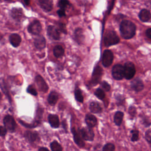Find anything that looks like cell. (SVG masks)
Returning a JSON list of instances; mask_svg holds the SVG:
<instances>
[{
  "mask_svg": "<svg viewBox=\"0 0 151 151\" xmlns=\"http://www.w3.org/2000/svg\"><path fill=\"white\" fill-rule=\"evenodd\" d=\"M135 24L129 20H123L120 25V31L122 37L124 39H130L136 34Z\"/></svg>",
  "mask_w": 151,
  "mask_h": 151,
  "instance_id": "cell-1",
  "label": "cell"
},
{
  "mask_svg": "<svg viewBox=\"0 0 151 151\" xmlns=\"http://www.w3.org/2000/svg\"><path fill=\"white\" fill-rule=\"evenodd\" d=\"M120 41V38L113 30H109L106 32L104 37V44L106 47H110L111 45H116Z\"/></svg>",
  "mask_w": 151,
  "mask_h": 151,
  "instance_id": "cell-2",
  "label": "cell"
},
{
  "mask_svg": "<svg viewBox=\"0 0 151 151\" xmlns=\"http://www.w3.org/2000/svg\"><path fill=\"white\" fill-rule=\"evenodd\" d=\"M136 73V69L133 63L131 62H127L123 66V74L124 77L127 80L132 79Z\"/></svg>",
  "mask_w": 151,
  "mask_h": 151,
  "instance_id": "cell-3",
  "label": "cell"
},
{
  "mask_svg": "<svg viewBox=\"0 0 151 151\" xmlns=\"http://www.w3.org/2000/svg\"><path fill=\"white\" fill-rule=\"evenodd\" d=\"M113 54L111 51L109 50H106L104 51L102 55V64L104 67H109L113 61Z\"/></svg>",
  "mask_w": 151,
  "mask_h": 151,
  "instance_id": "cell-4",
  "label": "cell"
},
{
  "mask_svg": "<svg viewBox=\"0 0 151 151\" xmlns=\"http://www.w3.org/2000/svg\"><path fill=\"white\" fill-rule=\"evenodd\" d=\"M41 24L38 20L33 21L28 27V31L34 35H38L41 32Z\"/></svg>",
  "mask_w": 151,
  "mask_h": 151,
  "instance_id": "cell-5",
  "label": "cell"
},
{
  "mask_svg": "<svg viewBox=\"0 0 151 151\" xmlns=\"http://www.w3.org/2000/svg\"><path fill=\"white\" fill-rule=\"evenodd\" d=\"M81 137L85 140L92 141L94 137V134L91 127H83L80 130Z\"/></svg>",
  "mask_w": 151,
  "mask_h": 151,
  "instance_id": "cell-6",
  "label": "cell"
},
{
  "mask_svg": "<svg viewBox=\"0 0 151 151\" xmlns=\"http://www.w3.org/2000/svg\"><path fill=\"white\" fill-rule=\"evenodd\" d=\"M112 76L117 80H120L124 77L123 66L121 64H116L112 68Z\"/></svg>",
  "mask_w": 151,
  "mask_h": 151,
  "instance_id": "cell-7",
  "label": "cell"
},
{
  "mask_svg": "<svg viewBox=\"0 0 151 151\" xmlns=\"http://www.w3.org/2000/svg\"><path fill=\"white\" fill-rule=\"evenodd\" d=\"M102 74H103L102 68L100 66L97 65L94 68V71L93 72L92 77L90 81L91 84H92L93 85H96L97 83H99V81H100Z\"/></svg>",
  "mask_w": 151,
  "mask_h": 151,
  "instance_id": "cell-8",
  "label": "cell"
},
{
  "mask_svg": "<svg viewBox=\"0 0 151 151\" xmlns=\"http://www.w3.org/2000/svg\"><path fill=\"white\" fill-rule=\"evenodd\" d=\"M4 124L6 129L10 132H14L16 127V123L12 116L6 115L4 119Z\"/></svg>",
  "mask_w": 151,
  "mask_h": 151,
  "instance_id": "cell-9",
  "label": "cell"
},
{
  "mask_svg": "<svg viewBox=\"0 0 151 151\" xmlns=\"http://www.w3.org/2000/svg\"><path fill=\"white\" fill-rule=\"evenodd\" d=\"M47 34L52 39L58 40L60 38V32L58 29L53 25H49L47 28Z\"/></svg>",
  "mask_w": 151,
  "mask_h": 151,
  "instance_id": "cell-10",
  "label": "cell"
},
{
  "mask_svg": "<svg viewBox=\"0 0 151 151\" xmlns=\"http://www.w3.org/2000/svg\"><path fill=\"white\" fill-rule=\"evenodd\" d=\"M35 82L38 87V89L44 93H46L48 89V86L43 78L41 76H37L35 77Z\"/></svg>",
  "mask_w": 151,
  "mask_h": 151,
  "instance_id": "cell-11",
  "label": "cell"
},
{
  "mask_svg": "<svg viewBox=\"0 0 151 151\" xmlns=\"http://www.w3.org/2000/svg\"><path fill=\"white\" fill-rule=\"evenodd\" d=\"M34 44L38 50H42L45 47L46 41L45 38L42 35H39L34 39Z\"/></svg>",
  "mask_w": 151,
  "mask_h": 151,
  "instance_id": "cell-12",
  "label": "cell"
},
{
  "mask_svg": "<svg viewBox=\"0 0 151 151\" xmlns=\"http://www.w3.org/2000/svg\"><path fill=\"white\" fill-rule=\"evenodd\" d=\"M39 4L41 8L46 12H50L52 9L53 3L52 0H39Z\"/></svg>",
  "mask_w": 151,
  "mask_h": 151,
  "instance_id": "cell-13",
  "label": "cell"
},
{
  "mask_svg": "<svg viewBox=\"0 0 151 151\" xmlns=\"http://www.w3.org/2000/svg\"><path fill=\"white\" fill-rule=\"evenodd\" d=\"M11 17L16 21H19L23 17V11L21 8H13L10 12Z\"/></svg>",
  "mask_w": 151,
  "mask_h": 151,
  "instance_id": "cell-14",
  "label": "cell"
},
{
  "mask_svg": "<svg viewBox=\"0 0 151 151\" xmlns=\"http://www.w3.org/2000/svg\"><path fill=\"white\" fill-rule=\"evenodd\" d=\"M74 40L78 44H81L84 40L83 30L81 28H77L74 30Z\"/></svg>",
  "mask_w": 151,
  "mask_h": 151,
  "instance_id": "cell-15",
  "label": "cell"
},
{
  "mask_svg": "<svg viewBox=\"0 0 151 151\" xmlns=\"http://www.w3.org/2000/svg\"><path fill=\"white\" fill-rule=\"evenodd\" d=\"M9 40L11 44L14 47H18L20 45L21 42V38L20 35L16 33L11 34L9 36Z\"/></svg>",
  "mask_w": 151,
  "mask_h": 151,
  "instance_id": "cell-16",
  "label": "cell"
},
{
  "mask_svg": "<svg viewBox=\"0 0 151 151\" xmlns=\"http://www.w3.org/2000/svg\"><path fill=\"white\" fill-rule=\"evenodd\" d=\"M131 87L134 91L138 92L143 90L144 86L141 80L139 78H135L131 82Z\"/></svg>",
  "mask_w": 151,
  "mask_h": 151,
  "instance_id": "cell-17",
  "label": "cell"
},
{
  "mask_svg": "<svg viewBox=\"0 0 151 151\" xmlns=\"http://www.w3.org/2000/svg\"><path fill=\"white\" fill-rule=\"evenodd\" d=\"M139 18L142 22H148L150 19V12L146 9H142L139 14Z\"/></svg>",
  "mask_w": 151,
  "mask_h": 151,
  "instance_id": "cell-18",
  "label": "cell"
},
{
  "mask_svg": "<svg viewBox=\"0 0 151 151\" xmlns=\"http://www.w3.org/2000/svg\"><path fill=\"white\" fill-rule=\"evenodd\" d=\"M48 122L51 125V126L53 128H57L60 125V121L57 115L51 114L48 117Z\"/></svg>",
  "mask_w": 151,
  "mask_h": 151,
  "instance_id": "cell-19",
  "label": "cell"
},
{
  "mask_svg": "<svg viewBox=\"0 0 151 151\" xmlns=\"http://www.w3.org/2000/svg\"><path fill=\"white\" fill-rule=\"evenodd\" d=\"M85 121L88 127L91 128L94 127L97 124V122L96 117L90 114H88L86 115L85 118Z\"/></svg>",
  "mask_w": 151,
  "mask_h": 151,
  "instance_id": "cell-20",
  "label": "cell"
},
{
  "mask_svg": "<svg viewBox=\"0 0 151 151\" xmlns=\"http://www.w3.org/2000/svg\"><path fill=\"white\" fill-rule=\"evenodd\" d=\"M72 133L73 134V137H74V140L75 143L80 147H82L84 146V143L83 140H82V137H81L80 133H78L75 129L74 128H73L72 129Z\"/></svg>",
  "mask_w": 151,
  "mask_h": 151,
  "instance_id": "cell-21",
  "label": "cell"
},
{
  "mask_svg": "<svg viewBox=\"0 0 151 151\" xmlns=\"http://www.w3.org/2000/svg\"><path fill=\"white\" fill-rule=\"evenodd\" d=\"M25 138L30 142H34L37 141L38 139V134L36 132H31V131H27L24 134Z\"/></svg>",
  "mask_w": 151,
  "mask_h": 151,
  "instance_id": "cell-22",
  "label": "cell"
},
{
  "mask_svg": "<svg viewBox=\"0 0 151 151\" xmlns=\"http://www.w3.org/2000/svg\"><path fill=\"white\" fill-rule=\"evenodd\" d=\"M89 109L93 113H99L101 112L102 109L100 104L95 101H93L90 103V106H89Z\"/></svg>",
  "mask_w": 151,
  "mask_h": 151,
  "instance_id": "cell-23",
  "label": "cell"
},
{
  "mask_svg": "<svg viewBox=\"0 0 151 151\" xmlns=\"http://www.w3.org/2000/svg\"><path fill=\"white\" fill-rule=\"evenodd\" d=\"M58 99V94L55 91H52L48 95L47 101L50 104L54 105L57 103Z\"/></svg>",
  "mask_w": 151,
  "mask_h": 151,
  "instance_id": "cell-24",
  "label": "cell"
},
{
  "mask_svg": "<svg viewBox=\"0 0 151 151\" xmlns=\"http://www.w3.org/2000/svg\"><path fill=\"white\" fill-rule=\"evenodd\" d=\"M64 53V50L63 48V47L60 45L55 46V47L53 49V54L54 56L57 58L62 57Z\"/></svg>",
  "mask_w": 151,
  "mask_h": 151,
  "instance_id": "cell-25",
  "label": "cell"
},
{
  "mask_svg": "<svg viewBox=\"0 0 151 151\" xmlns=\"http://www.w3.org/2000/svg\"><path fill=\"white\" fill-rule=\"evenodd\" d=\"M124 114L122 111H117L114 116V122L117 126H120L123 119Z\"/></svg>",
  "mask_w": 151,
  "mask_h": 151,
  "instance_id": "cell-26",
  "label": "cell"
},
{
  "mask_svg": "<svg viewBox=\"0 0 151 151\" xmlns=\"http://www.w3.org/2000/svg\"><path fill=\"white\" fill-rule=\"evenodd\" d=\"M50 147L52 151H63L61 146L58 143V142L54 140L51 143Z\"/></svg>",
  "mask_w": 151,
  "mask_h": 151,
  "instance_id": "cell-27",
  "label": "cell"
},
{
  "mask_svg": "<svg viewBox=\"0 0 151 151\" xmlns=\"http://www.w3.org/2000/svg\"><path fill=\"white\" fill-rule=\"evenodd\" d=\"M74 96H75V98L76 99V100L78 102L80 103H83V96L82 95L81 91L79 89H77L75 90L74 92Z\"/></svg>",
  "mask_w": 151,
  "mask_h": 151,
  "instance_id": "cell-28",
  "label": "cell"
},
{
  "mask_svg": "<svg viewBox=\"0 0 151 151\" xmlns=\"http://www.w3.org/2000/svg\"><path fill=\"white\" fill-rule=\"evenodd\" d=\"M94 94L98 99H99L100 100H103L105 97V93H104V91L103 90H101V88H97L95 91Z\"/></svg>",
  "mask_w": 151,
  "mask_h": 151,
  "instance_id": "cell-29",
  "label": "cell"
},
{
  "mask_svg": "<svg viewBox=\"0 0 151 151\" xmlns=\"http://www.w3.org/2000/svg\"><path fill=\"white\" fill-rule=\"evenodd\" d=\"M70 4V2L68 0H60L58 5V6L61 8V9H64L67 7Z\"/></svg>",
  "mask_w": 151,
  "mask_h": 151,
  "instance_id": "cell-30",
  "label": "cell"
},
{
  "mask_svg": "<svg viewBox=\"0 0 151 151\" xmlns=\"http://www.w3.org/2000/svg\"><path fill=\"white\" fill-rule=\"evenodd\" d=\"M114 145L113 143H109L104 146L103 151H114Z\"/></svg>",
  "mask_w": 151,
  "mask_h": 151,
  "instance_id": "cell-31",
  "label": "cell"
},
{
  "mask_svg": "<svg viewBox=\"0 0 151 151\" xmlns=\"http://www.w3.org/2000/svg\"><path fill=\"white\" fill-rule=\"evenodd\" d=\"M132 133V137L131 140L133 142L137 141L139 139V132L137 130H132L131 131Z\"/></svg>",
  "mask_w": 151,
  "mask_h": 151,
  "instance_id": "cell-32",
  "label": "cell"
},
{
  "mask_svg": "<svg viewBox=\"0 0 151 151\" xmlns=\"http://www.w3.org/2000/svg\"><path fill=\"white\" fill-rule=\"evenodd\" d=\"M27 91L28 93L33 95V96H37V91L36 90V89L34 87V86H32V85H30L28 87Z\"/></svg>",
  "mask_w": 151,
  "mask_h": 151,
  "instance_id": "cell-33",
  "label": "cell"
},
{
  "mask_svg": "<svg viewBox=\"0 0 151 151\" xmlns=\"http://www.w3.org/2000/svg\"><path fill=\"white\" fill-rule=\"evenodd\" d=\"M58 30L60 31L61 32L66 34H67V30H66V27H65V25L63 23H61V22H58Z\"/></svg>",
  "mask_w": 151,
  "mask_h": 151,
  "instance_id": "cell-34",
  "label": "cell"
},
{
  "mask_svg": "<svg viewBox=\"0 0 151 151\" xmlns=\"http://www.w3.org/2000/svg\"><path fill=\"white\" fill-rule=\"evenodd\" d=\"M101 86L103 87V88L106 91H109L110 90V86L106 81H103L101 84Z\"/></svg>",
  "mask_w": 151,
  "mask_h": 151,
  "instance_id": "cell-35",
  "label": "cell"
},
{
  "mask_svg": "<svg viewBox=\"0 0 151 151\" xmlns=\"http://www.w3.org/2000/svg\"><path fill=\"white\" fill-rule=\"evenodd\" d=\"M145 137H146V140L148 142V143H150V140H151V132H150V130H148L147 131H146V134H145Z\"/></svg>",
  "mask_w": 151,
  "mask_h": 151,
  "instance_id": "cell-36",
  "label": "cell"
},
{
  "mask_svg": "<svg viewBox=\"0 0 151 151\" xmlns=\"http://www.w3.org/2000/svg\"><path fill=\"white\" fill-rule=\"evenodd\" d=\"M129 112L130 114V116L134 117L136 113V109L135 107H134L133 106H131L129 109Z\"/></svg>",
  "mask_w": 151,
  "mask_h": 151,
  "instance_id": "cell-37",
  "label": "cell"
},
{
  "mask_svg": "<svg viewBox=\"0 0 151 151\" xmlns=\"http://www.w3.org/2000/svg\"><path fill=\"white\" fill-rule=\"evenodd\" d=\"M57 13L58 14V15L60 17H62L65 15V9H60L57 11Z\"/></svg>",
  "mask_w": 151,
  "mask_h": 151,
  "instance_id": "cell-38",
  "label": "cell"
},
{
  "mask_svg": "<svg viewBox=\"0 0 151 151\" xmlns=\"http://www.w3.org/2000/svg\"><path fill=\"white\" fill-rule=\"evenodd\" d=\"M6 129L4 127L0 126V136H4L6 133Z\"/></svg>",
  "mask_w": 151,
  "mask_h": 151,
  "instance_id": "cell-39",
  "label": "cell"
},
{
  "mask_svg": "<svg viewBox=\"0 0 151 151\" xmlns=\"http://www.w3.org/2000/svg\"><path fill=\"white\" fill-rule=\"evenodd\" d=\"M146 35L149 39L151 38V28H149L148 29H146Z\"/></svg>",
  "mask_w": 151,
  "mask_h": 151,
  "instance_id": "cell-40",
  "label": "cell"
},
{
  "mask_svg": "<svg viewBox=\"0 0 151 151\" xmlns=\"http://www.w3.org/2000/svg\"><path fill=\"white\" fill-rule=\"evenodd\" d=\"M38 151H49V150H48V149H47L46 147H40V148L39 149Z\"/></svg>",
  "mask_w": 151,
  "mask_h": 151,
  "instance_id": "cell-41",
  "label": "cell"
},
{
  "mask_svg": "<svg viewBox=\"0 0 151 151\" xmlns=\"http://www.w3.org/2000/svg\"><path fill=\"white\" fill-rule=\"evenodd\" d=\"M23 1L25 5H28L30 3V0H23Z\"/></svg>",
  "mask_w": 151,
  "mask_h": 151,
  "instance_id": "cell-42",
  "label": "cell"
},
{
  "mask_svg": "<svg viewBox=\"0 0 151 151\" xmlns=\"http://www.w3.org/2000/svg\"><path fill=\"white\" fill-rule=\"evenodd\" d=\"M12 0H5V1H6V2H11Z\"/></svg>",
  "mask_w": 151,
  "mask_h": 151,
  "instance_id": "cell-43",
  "label": "cell"
},
{
  "mask_svg": "<svg viewBox=\"0 0 151 151\" xmlns=\"http://www.w3.org/2000/svg\"><path fill=\"white\" fill-rule=\"evenodd\" d=\"M1 99V93H0V100Z\"/></svg>",
  "mask_w": 151,
  "mask_h": 151,
  "instance_id": "cell-44",
  "label": "cell"
},
{
  "mask_svg": "<svg viewBox=\"0 0 151 151\" xmlns=\"http://www.w3.org/2000/svg\"><path fill=\"white\" fill-rule=\"evenodd\" d=\"M0 1H1V0H0Z\"/></svg>",
  "mask_w": 151,
  "mask_h": 151,
  "instance_id": "cell-45",
  "label": "cell"
}]
</instances>
